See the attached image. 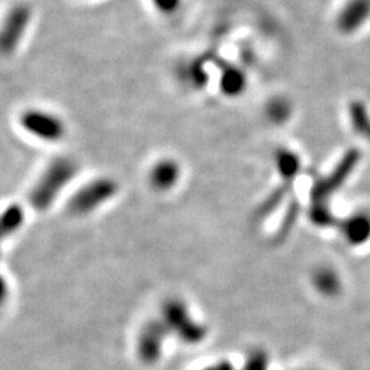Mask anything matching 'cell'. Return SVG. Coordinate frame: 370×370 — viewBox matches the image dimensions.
<instances>
[{"label":"cell","instance_id":"cell-5","mask_svg":"<svg viewBox=\"0 0 370 370\" xmlns=\"http://www.w3.org/2000/svg\"><path fill=\"white\" fill-rule=\"evenodd\" d=\"M180 166L172 159L158 162L149 172V183L158 191H168L177 184L180 179Z\"/></svg>","mask_w":370,"mask_h":370},{"label":"cell","instance_id":"cell-10","mask_svg":"<svg viewBox=\"0 0 370 370\" xmlns=\"http://www.w3.org/2000/svg\"><path fill=\"white\" fill-rule=\"evenodd\" d=\"M368 230H369L368 222H365L364 220L354 222L353 226L350 228V237H357L358 240H362L367 236Z\"/></svg>","mask_w":370,"mask_h":370},{"label":"cell","instance_id":"cell-7","mask_svg":"<svg viewBox=\"0 0 370 370\" xmlns=\"http://www.w3.org/2000/svg\"><path fill=\"white\" fill-rule=\"evenodd\" d=\"M24 222V212L20 206L13 205L3 213V220H1V226H3V235L6 236L7 233L15 232Z\"/></svg>","mask_w":370,"mask_h":370},{"label":"cell","instance_id":"cell-9","mask_svg":"<svg viewBox=\"0 0 370 370\" xmlns=\"http://www.w3.org/2000/svg\"><path fill=\"white\" fill-rule=\"evenodd\" d=\"M297 168V163H296L295 158L293 155H288V154H284L281 158H280V169L281 172L286 175V176H290L295 172V169Z\"/></svg>","mask_w":370,"mask_h":370},{"label":"cell","instance_id":"cell-1","mask_svg":"<svg viewBox=\"0 0 370 370\" xmlns=\"http://www.w3.org/2000/svg\"><path fill=\"white\" fill-rule=\"evenodd\" d=\"M75 165L71 159L54 161L41 175L31 192V202L38 210L48 209L59 196L61 191L71 183L75 175Z\"/></svg>","mask_w":370,"mask_h":370},{"label":"cell","instance_id":"cell-3","mask_svg":"<svg viewBox=\"0 0 370 370\" xmlns=\"http://www.w3.org/2000/svg\"><path fill=\"white\" fill-rule=\"evenodd\" d=\"M117 193V185L109 179L94 180L85 184L71 200V210L74 214L82 216L96 210Z\"/></svg>","mask_w":370,"mask_h":370},{"label":"cell","instance_id":"cell-4","mask_svg":"<svg viewBox=\"0 0 370 370\" xmlns=\"http://www.w3.org/2000/svg\"><path fill=\"white\" fill-rule=\"evenodd\" d=\"M32 22V8L28 4H15L4 18L1 45L4 52H13L28 34Z\"/></svg>","mask_w":370,"mask_h":370},{"label":"cell","instance_id":"cell-6","mask_svg":"<svg viewBox=\"0 0 370 370\" xmlns=\"http://www.w3.org/2000/svg\"><path fill=\"white\" fill-rule=\"evenodd\" d=\"M221 85L222 92L228 96H237L240 95L246 85H247V80L246 75L239 71L237 68L229 66L228 69H225L221 74Z\"/></svg>","mask_w":370,"mask_h":370},{"label":"cell","instance_id":"cell-8","mask_svg":"<svg viewBox=\"0 0 370 370\" xmlns=\"http://www.w3.org/2000/svg\"><path fill=\"white\" fill-rule=\"evenodd\" d=\"M152 7H155L162 14H173L182 4V0H151Z\"/></svg>","mask_w":370,"mask_h":370},{"label":"cell","instance_id":"cell-2","mask_svg":"<svg viewBox=\"0 0 370 370\" xmlns=\"http://www.w3.org/2000/svg\"><path fill=\"white\" fill-rule=\"evenodd\" d=\"M21 126L34 138L43 142L55 143L65 136L64 121L50 111L29 109L21 114Z\"/></svg>","mask_w":370,"mask_h":370}]
</instances>
